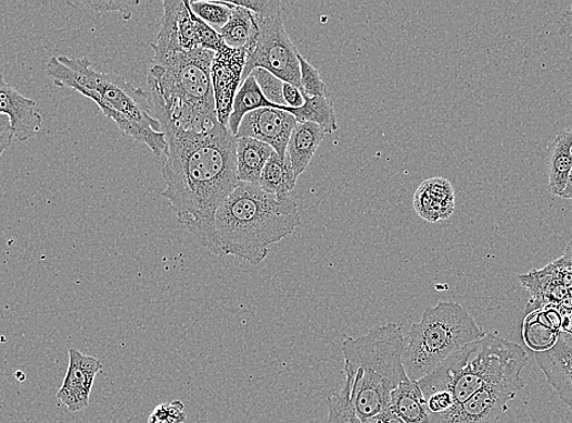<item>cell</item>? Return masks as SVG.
Here are the masks:
<instances>
[{
  "label": "cell",
  "mask_w": 572,
  "mask_h": 423,
  "mask_svg": "<svg viewBox=\"0 0 572 423\" xmlns=\"http://www.w3.org/2000/svg\"><path fill=\"white\" fill-rule=\"evenodd\" d=\"M274 153L269 144L257 140L237 139V178L240 183L259 185L262 171Z\"/></svg>",
  "instance_id": "obj_18"
},
{
  "label": "cell",
  "mask_w": 572,
  "mask_h": 423,
  "mask_svg": "<svg viewBox=\"0 0 572 423\" xmlns=\"http://www.w3.org/2000/svg\"><path fill=\"white\" fill-rule=\"evenodd\" d=\"M298 177L292 169L289 158L279 157L275 152L272 154L262 171L259 182L260 189L265 193L278 197H290L294 191Z\"/></svg>",
  "instance_id": "obj_22"
},
{
  "label": "cell",
  "mask_w": 572,
  "mask_h": 423,
  "mask_svg": "<svg viewBox=\"0 0 572 423\" xmlns=\"http://www.w3.org/2000/svg\"><path fill=\"white\" fill-rule=\"evenodd\" d=\"M571 16H572V6H571Z\"/></svg>",
  "instance_id": "obj_39"
},
{
  "label": "cell",
  "mask_w": 572,
  "mask_h": 423,
  "mask_svg": "<svg viewBox=\"0 0 572 423\" xmlns=\"http://www.w3.org/2000/svg\"><path fill=\"white\" fill-rule=\"evenodd\" d=\"M301 72V92L304 98L325 97L327 85L320 71L310 64L301 54L299 56Z\"/></svg>",
  "instance_id": "obj_28"
},
{
  "label": "cell",
  "mask_w": 572,
  "mask_h": 423,
  "mask_svg": "<svg viewBox=\"0 0 572 423\" xmlns=\"http://www.w3.org/2000/svg\"><path fill=\"white\" fill-rule=\"evenodd\" d=\"M161 159L168 199L178 221L222 256L214 220L238 184L237 137L220 122L205 132L169 130Z\"/></svg>",
  "instance_id": "obj_1"
},
{
  "label": "cell",
  "mask_w": 572,
  "mask_h": 423,
  "mask_svg": "<svg viewBox=\"0 0 572 423\" xmlns=\"http://www.w3.org/2000/svg\"><path fill=\"white\" fill-rule=\"evenodd\" d=\"M247 58V49H233L224 46L214 53L212 60L211 82L215 114H218L219 122L227 128L240 83L243 82L241 80H243Z\"/></svg>",
  "instance_id": "obj_11"
},
{
  "label": "cell",
  "mask_w": 572,
  "mask_h": 423,
  "mask_svg": "<svg viewBox=\"0 0 572 423\" xmlns=\"http://www.w3.org/2000/svg\"><path fill=\"white\" fill-rule=\"evenodd\" d=\"M559 397L572 409V383L566 385V387L556 391Z\"/></svg>",
  "instance_id": "obj_34"
},
{
  "label": "cell",
  "mask_w": 572,
  "mask_h": 423,
  "mask_svg": "<svg viewBox=\"0 0 572 423\" xmlns=\"http://www.w3.org/2000/svg\"><path fill=\"white\" fill-rule=\"evenodd\" d=\"M301 225L299 207L291 197L265 193L260 185L238 182L215 214L221 254L259 265L270 246Z\"/></svg>",
  "instance_id": "obj_4"
},
{
  "label": "cell",
  "mask_w": 572,
  "mask_h": 423,
  "mask_svg": "<svg viewBox=\"0 0 572 423\" xmlns=\"http://www.w3.org/2000/svg\"><path fill=\"white\" fill-rule=\"evenodd\" d=\"M528 355L520 345L492 333L455 352L430 375L418 381L424 397L450 392L455 404L469 400L488 385L521 377Z\"/></svg>",
  "instance_id": "obj_6"
},
{
  "label": "cell",
  "mask_w": 572,
  "mask_h": 423,
  "mask_svg": "<svg viewBox=\"0 0 572 423\" xmlns=\"http://www.w3.org/2000/svg\"><path fill=\"white\" fill-rule=\"evenodd\" d=\"M404 348L405 335L393 322L343 340V375L351 382V401L361 421L389 412L391 393L409 379L402 360Z\"/></svg>",
  "instance_id": "obj_5"
},
{
  "label": "cell",
  "mask_w": 572,
  "mask_h": 423,
  "mask_svg": "<svg viewBox=\"0 0 572 423\" xmlns=\"http://www.w3.org/2000/svg\"><path fill=\"white\" fill-rule=\"evenodd\" d=\"M563 332V316L553 306L543 310H532L523 326V339L533 352L550 351Z\"/></svg>",
  "instance_id": "obj_16"
},
{
  "label": "cell",
  "mask_w": 572,
  "mask_h": 423,
  "mask_svg": "<svg viewBox=\"0 0 572 423\" xmlns=\"http://www.w3.org/2000/svg\"><path fill=\"white\" fill-rule=\"evenodd\" d=\"M219 33L227 47L247 49L249 54L258 43L259 23L250 10L233 4L232 17Z\"/></svg>",
  "instance_id": "obj_20"
},
{
  "label": "cell",
  "mask_w": 572,
  "mask_h": 423,
  "mask_svg": "<svg viewBox=\"0 0 572 423\" xmlns=\"http://www.w3.org/2000/svg\"><path fill=\"white\" fill-rule=\"evenodd\" d=\"M263 108L277 109V105L267 101L257 80L250 74V77L240 84V89L235 95L232 115L229 118L228 122L229 131L237 135L240 123L243 121L244 117L252 113V111Z\"/></svg>",
  "instance_id": "obj_23"
},
{
  "label": "cell",
  "mask_w": 572,
  "mask_h": 423,
  "mask_svg": "<svg viewBox=\"0 0 572 423\" xmlns=\"http://www.w3.org/2000/svg\"><path fill=\"white\" fill-rule=\"evenodd\" d=\"M392 413L385 412L362 421V423H390Z\"/></svg>",
  "instance_id": "obj_35"
},
{
  "label": "cell",
  "mask_w": 572,
  "mask_h": 423,
  "mask_svg": "<svg viewBox=\"0 0 572 423\" xmlns=\"http://www.w3.org/2000/svg\"><path fill=\"white\" fill-rule=\"evenodd\" d=\"M46 72L60 89H71L91 99L121 132L143 143L161 158L167 151V134L151 114L149 94L118 73L98 70L87 58H50Z\"/></svg>",
  "instance_id": "obj_2"
},
{
  "label": "cell",
  "mask_w": 572,
  "mask_h": 423,
  "mask_svg": "<svg viewBox=\"0 0 572 423\" xmlns=\"http://www.w3.org/2000/svg\"><path fill=\"white\" fill-rule=\"evenodd\" d=\"M390 412L404 423H430L423 392L418 382L410 379L391 393Z\"/></svg>",
  "instance_id": "obj_19"
},
{
  "label": "cell",
  "mask_w": 572,
  "mask_h": 423,
  "mask_svg": "<svg viewBox=\"0 0 572 423\" xmlns=\"http://www.w3.org/2000/svg\"><path fill=\"white\" fill-rule=\"evenodd\" d=\"M277 109L288 111L298 123L313 122L318 124L324 133L330 134L338 130L334 109L325 97L304 98V104L301 108L277 105Z\"/></svg>",
  "instance_id": "obj_24"
},
{
  "label": "cell",
  "mask_w": 572,
  "mask_h": 423,
  "mask_svg": "<svg viewBox=\"0 0 572 423\" xmlns=\"http://www.w3.org/2000/svg\"><path fill=\"white\" fill-rule=\"evenodd\" d=\"M231 2L250 10L259 23L258 43L248 54L241 81L244 82L253 70L264 69L301 91L300 54L284 28L282 3L279 0Z\"/></svg>",
  "instance_id": "obj_8"
},
{
  "label": "cell",
  "mask_w": 572,
  "mask_h": 423,
  "mask_svg": "<svg viewBox=\"0 0 572 423\" xmlns=\"http://www.w3.org/2000/svg\"><path fill=\"white\" fill-rule=\"evenodd\" d=\"M524 387L523 380L512 379L488 385L450 412L430 415V423H498L508 403Z\"/></svg>",
  "instance_id": "obj_10"
},
{
  "label": "cell",
  "mask_w": 572,
  "mask_h": 423,
  "mask_svg": "<svg viewBox=\"0 0 572 423\" xmlns=\"http://www.w3.org/2000/svg\"><path fill=\"white\" fill-rule=\"evenodd\" d=\"M559 197H562L563 199H572V170L566 181L565 189Z\"/></svg>",
  "instance_id": "obj_36"
},
{
  "label": "cell",
  "mask_w": 572,
  "mask_h": 423,
  "mask_svg": "<svg viewBox=\"0 0 572 423\" xmlns=\"http://www.w3.org/2000/svg\"><path fill=\"white\" fill-rule=\"evenodd\" d=\"M162 6L160 32L151 44L154 57L188 53L199 48L215 53L225 46L219 31L194 14L189 0H164Z\"/></svg>",
  "instance_id": "obj_9"
},
{
  "label": "cell",
  "mask_w": 572,
  "mask_h": 423,
  "mask_svg": "<svg viewBox=\"0 0 572 423\" xmlns=\"http://www.w3.org/2000/svg\"><path fill=\"white\" fill-rule=\"evenodd\" d=\"M190 7L194 14L202 21H205L215 31H220L225 27L232 17L233 4L231 2H190Z\"/></svg>",
  "instance_id": "obj_26"
},
{
  "label": "cell",
  "mask_w": 572,
  "mask_h": 423,
  "mask_svg": "<svg viewBox=\"0 0 572 423\" xmlns=\"http://www.w3.org/2000/svg\"><path fill=\"white\" fill-rule=\"evenodd\" d=\"M429 415H440L450 412L455 405L453 395L450 392H436L425 397Z\"/></svg>",
  "instance_id": "obj_31"
},
{
  "label": "cell",
  "mask_w": 572,
  "mask_h": 423,
  "mask_svg": "<svg viewBox=\"0 0 572 423\" xmlns=\"http://www.w3.org/2000/svg\"><path fill=\"white\" fill-rule=\"evenodd\" d=\"M468 310L455 302H440L428 308L422 320L405 335L403 366L412 381H421L444 360L465 345L485 338Z\"/></svg>",
  "instance_id": "obj_7"
},
{
  "label": "cell",
  "mask_w": 572,
  "mask_h": 423,
  "mask_svg": "<svg viewBox=\"0 0 572 423\" xmlns=\"http://www.w3.org/2000/svg\"><path fill=\"white\" fill-rule=\"evenodd\" d=\"M16 377L20 381H24V373L22 371H18Z\"/></svg>",
  "instance_id": "obj_37"
},
{
  "label": "cell",
  "mask_w": 572,
  "mask_h": 423,
  "mask_svg": "<svg viewBox=\"0 0 572 423\" xmlns=\"http://www.w3.org/2000/svg\"><path fill=\"white\" fill-rule=\"evenodd\" d=\"M213 57L201 48L154 57L148 72V94L162 132H205L219 123L211 82Z\"/></svg>",
  "instance_id": "obj_3"
},
{
  "label": "cell",
  "mask_w": 572,
  "mask_h": 423,
  "mask_svg": "<svg viewBox=\"0 0 572 423\" xmlns=\"http://www.w3.org/2000/svg\"><path fill=\"white\" fill-rule=\"evenodd\" d=\"M139 2H97V0H88V2H69V6L80 9H89L97 14H106V12H120L123 20L129 21L133 14V8Z\"/></svg>",
  "instance_id": "obj_29"
},
{
  "label": "cell",
  "mask_w": 572,
  "mask_h": 423,
  "mask_svg": "<svg viewBox=\"0 0 572 423\" xmlns=\"http://www.w3.org/2000/svg\"><path fill=\"white\" fill-rule=\"evenodd\" d=\"M14 139L16 132L14 129H12L10 119L0 114V157L6 153Z\"/></svg>",
  "instance_id": "obj_32"
},
{
  "label": "cell",
  "mask_w": 572,
  "mask_h": 423,
  "mask_svg": "<svg viewBox=\"0 0 572 423\" xmlns=\"http://www.w3.org/2000/svg\"><path fill=\"white\" fill-rule=\"evenodd\" d=\"M0 410H2V404H0Z\"/></svg>",
  "instance_id": "obj_38"
},
{
  "label": "cell",
  "mask_w": 572,
  "mask_h": 423,
  "mask_svg": "<svg viewBox=\"0 0 572 423\" xmlns=\"http://www.w3.org/2000/svg\"><path fill=\"white\" fill-rule=\"evenodd\" d=\"M0 114L10 119L16 139L27 142L41 131L43 118L33 99L24 97L0 73Z\"/></svg>",
  "instance_id": "obj_14"
},
{
  "label": "cell",
  "mask_w": 572,
  "mask_h": 423,
  "mask_svg": "<svg viewBox=\"0 0 572 423\" xmlns=\"http://www.w3.org/2000/svg\"><path fill=\"white\" fill-rule=\"evenodd\" d=\"M297 124L298 121L288 111L263 108L244 117L235 137H248L269 144L279 157L285 158L290 135Z\"/></svg>",
  "instance_id": "obj_12"
},
{
  "label": "cell",
  "mask_w": 572,
  "mask_h": 423,
  "mask_svg": "<svg viewBox=\"0 0 572 423\" xmlns=\"http://www.w3.org/2000/svg\"><path fill=\"white\" fill-rule=\"evenodd\" d=\"M70 362L66 379L57 397L71 413L82 412L89 406L97 373L103 365L94 356H89L78 350H70Z\"/></svg>",
  "instance_id": "obj_13"
},
{
  "label": "cell",
  "mask_w": 572,
  "mask_h": 423,
  "mask_svg": "<svg viewBox=\"0 0 572 423\" xmlns=\"http://www.w3.org/2000/svg\"><path fill=\"white\" fill-rule=\"evenodd\" d=\"M454 202L453 187L442 178L423 182L413 199L418 215L429 222L449 219L453 213Z\"/></svg>",
  "instance_id": "obj_15"
},
{
  "label": "cell",
  "mask_w": 572,
  "mask_h": 423,
  "mask_svg": "<svg viewBox=\"0 0 572 423\" xmlns=\"http://www.w3.org/2000/svg\"><path fill=\"white\" fill-rule=\"evenodd\" d=\"M571 154H572V147H571Z\"/></svg>",
  "instance_id": "obj_40"
},
{
  "label": "cell",
  "mask_w": 572,
  "mask_h": 423,
  "mask_svg": "<svg viewBox=\"0 0 572 423\" xmlns=\"http://www.w3.org/2000/svg\"><path fill=\"white\" fill-rule=\"evenodd\" d=\"M251 77L257 80L267 101L274 105L287 107L283 95L284 82L282 80H279L274 74L264 69L253 70Z\"/></svg>",
  "instance_id": "obj_27"
},
{
  "label": "cell",
  "mask_w": 572,
  "mask_h": 423,
  "mask_svg": "<svg viewBox=\"0 0 572 423\" xmlns=\"http://www.w3.org/2000/svg\"><path fill=\"white\" fill-rule=\"evenodd\" d=\"M572 130L559 133L551 148L549 161V191L561 195L572 170Z\"/></svg>",
  "instance_id": "obj_21"
},
{
  "label": "cell",
  "mask_w": 572,
  "mask_h": 423,
  "mask_svg": "<svg viewBox=\"0 0 572 423\" xmlns=\"http://www.w3.org/2000/svg\"><path fill=\"white\" fill-rule=\"evenodd\" d=\"M283 95L285 105L289 108H301L304 104V97L298 87L284 82Z\"/></svg>",
  "instance_id": "obj_33"
},
{
  "label": "cell",
  "mask_w": 572,
  "mask_h": 423,
  "mask_svg": "<svg viewBox=\"0 0 572 423\" xmlns=\"http://www.w3.org/2000/svg\"><path fill=\"white\" fill-rule=\"evenodd\" d=\"M188 419L184 404L181 401L163 403L154 409L148 423H184Z\"/></svg>",
  "instance_id": "obj_30"
},
{
  "label": "cell",
  "mask_w": 572,
  "mask_h": 423,
  "mask_svg": "<svg viewBox=\"0 0 572 423\" xmlns=\"http://www.w3.org/2000/svg\"><path fill=\"white\" fill-rule=\"evenodd\" d=\"M324 131L313 122L298 123L290 135L287 157L299 178L324 140Z\"/></svg>",
  "instance_id": "obj_17"
},
{
  "label": "cell",
  "mask_w": 572,
  "mask_h": 423,
  "mask_svg": "<svg viewBox=\"0 0 572 423\" xmlns=\"http://www.w3.org/2000/svg\"><path fill=\"white\" fill-rule=\"evenodd\" d=\"M327 407L323 423H362L351 401V382L348 379L338 393L327 397Z\"/></svg>",
  "instance_id": "obj_25"
}]
</instances>
